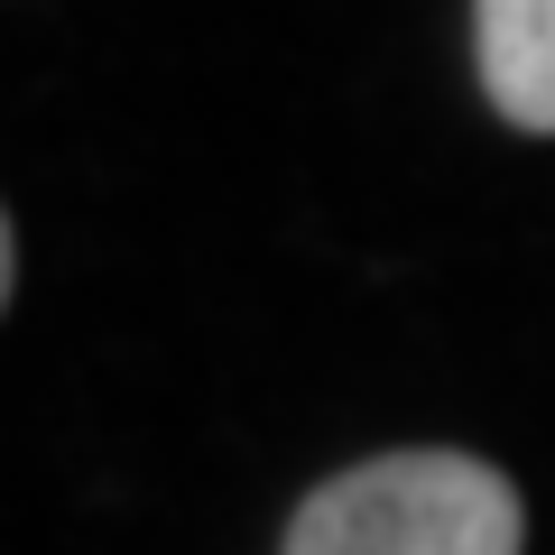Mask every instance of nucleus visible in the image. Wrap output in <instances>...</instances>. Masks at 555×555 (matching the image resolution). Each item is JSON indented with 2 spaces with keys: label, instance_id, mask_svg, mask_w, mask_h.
I'll list each match as a JSON object with an SVG mask.
<instances>
[{
  "label": "nucleus",
  "instance_id": "obj_3",
  "mask_svg": "<svg viewBox=\"0 0 555 555\" xmlns=\"http://www.w3.org/2000/svg\"><path fill=\"white\" fill-rule=\"evenodd\" d=\"M10 278H20V241H10V214H0V306H10Z\"/></svg>",
  "mask_w": 555,
  "mask_h": 555
},
{
  "label": "nucleus",
  "instance_id": "obj_2",
  "mask_svg": "<svg viewBox=\"0 0 555 555\" xmlns=\"http://www.w3.org/2000/svg\"><path fill=\"white\" fill-rule=\"evenodd\" d=\"M473 56L500 120L555 139V0H473Z\"/></svg>",
  "mask_w": 555,
  "mask_h": 555
},
{
  "label": "nucleus",
  "instance_id": "obj_1",
  "mask_svg": "<svg viewBox=\"0 0 555 555\" xmlns=\"http://www.w3.org/2000/svg\"><path fill=\"white\" fill-rule=\"evenodd\" d=\"M278 555H528V500L481 454L408 444L315 481Z\"/></svg>",
  "mask_w": 555,
  "mask_h": 555
}]
</instances>
